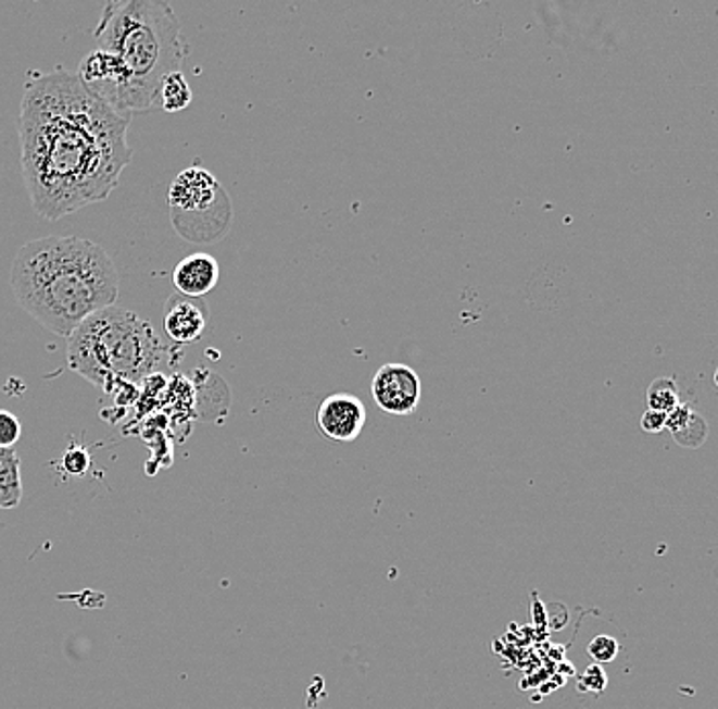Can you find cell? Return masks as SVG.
<instances>
[{"instance_id":"6da1fadb","label":"cell","mask_w":718,"mask_h":709,"mask_svg":"<svg viewBox=\"0 0 718 709\" xmlns=\"http://www.w3.org/2000/svg\"><path fill=\"white\" fill-rule=\"evenodd\" d=\"M129 123L74 72L32 76L23 88L18 141L35 213L58 221L106 201L134 160Z\"/></svg>"},{"instance_id":"7a4b0ae2","label":"cell","mask_w":718,"mask_h":709,"mask_svg":"<svg viewBox=\"0 0 718 709\" xmlns=\"http://www.w3.org/2000/svg\"><path fill=\"white\" fill-rule=\"evenodd\" d=\"M95 39L99 48L80 62L78 78L127 117L155 109L164 78L185 62L180 21L160 0H111Z\"/></svg>"},{"instance_id":"3957f363","label":"cell","mask_w":718,"mask_h":709,"mask_svg":"<svg viewBox=\"0 0 718 709\" xmlns=\"http://www.w3.org/2000/svg\"><path fill=\"white\" fill-rule=\"evenodd\" d=\"M11 287L37 323L70 338L90 315L117 303L118 272L106 250L90 239L39 237L15 256Z\"/></svg>"},{"instance_id":"277c9868","label":"cell","mask_w":718,"mask_h":709,"mask_svg":"<svg viewBox=\"0 0 718 709\" xmlns=\"http://www.w3.org/2000/svg\"><path fill=\"white\" fill-rule=\"evenodd\" d=\"M67 366L104 393L134 387L178 362L150 321L125 307H106L90 315L67 338Z\"/></svg>"},{"instance_id":"5b68a950","label":"cell","mask_w":718,"mask_h":709,"mask_svg":"<svg viewBox=\"0 0 718 709\" xmlns=\"http://www.w3.org/2000/svg\"><path fill=\"white\" fill-rule=\"evenodd\" d=\"M169 217L188 241H217L229 232L234 204L217 178L202 166L182 170L167 190Z\"/></svg>"},{"instance_id":"8992f818","label":"cell","mask_w":718,"mask_h":709,"mask_svg":"<svg viewBox=\"0 0 718 709\" xmlns=\"http://www.w3.org/2000/svg\"><path fill=\"white\" fill-rule=\"evenodd\" d=\"M371 397L378 409L388 415H413L423 397L417 371H413L408 364L388 362L374 374Z\"/></svg>"},{"instance_id":"52a82bcc","label":"cell","mask_w":718,"mask_h":709,"mask_svg":"<svg viewBox=\"0 0 718 709\" xmlns=\"http://www.w3.org/2000/svg\"><path fill=\"white\" fill-rule=\"evenodd\" d=\"M368 420L364 401L350 393H335L318 406L317 425L320 434L331 441H355L362 436Z\"/></svg>"},{"instance_id":"ba28073f","label":"cell","mask_w":718,"mask_h":709,"mask_svg":"<svg viewBox=\"0 0 718 709\" xmlns=\"http://www.w3.org/2000/svg\"><path fill=\"white\" fill-rule=\"evenodd\" d=\"M209 325V304L204 299L172 295L166 301L164 329L176 346L194 344L204 336Z\"/></svg>"},{"instance_id":"9c48e42d","label":"cell","mask_w":718,"mask_h":709,"mask_svg":"<svg viewBox=\"0 0 718 709\" xmlns=\"http://www.w3.org/2000/svg\"><path fill=\"white\" fill-rule=\"evenodd\" d=\"M218 276L221 271L217 260L211 253L197 252L186 256L176 264L172 281L180 295L204 299V295L217 287Z\"/></svg>"},{"instance_id":"30bf717a","label":"cell","mask_w":718,"mask_h":709,"mask_svg":"<svg viewBox=\"0 0 718 709\" xmlns=\"http://www.w3.org/2000/svg\"><path fill=\"white\" fill-rule=\"evenodd\" d=\"M21 499V458L13 450H0V509H15Z\"/></svg>"},{"instance_id":"8fae6325","label":"cell","mask_w":718,"mask_h":709,"mask_svg":"<svg viewBox=\"0 0 718 709\" xmlns=\"http://www.w3.org/2000/svg\"><path fill=\"white\" fill-rule=\"evenodd\" d=\"M192 102V90L186 80L185 72H172L164 78L158 92V107L166 113H180Z\"/></svg>"},{"instance_id":"7c38bea8","label":"cell","mask_w":718,"mask_h":709,"mask_svg":"<svg viewBox=\"0 0 718 709\" xmlns=\"http://www.w3.org/2000/svg\"><path fill=\"white\" fill-rule=\"evenodd\" d=\"M647 409L669 413L673 407L680 406V393L673 378H655L647 389Z\"/></svg>"},{"instance_id":"4fadbf2b","label":"cell","mask_w":718,"mask_h":709,"mask_svg":"<svg viewBox=\"0 0 718 709\" xmlns=\"http://www.w3.org/2000/svg\"><path fill=\"white\" fill-rule=\"evenodd\" d=\"M673 438L684 448H698L704 444V439L708 438V423L702 415L694 413L690 423L680 434H673Z\"/></svg>"},{"instance_id":"5bb4252c","label":"cell","mask_w":718,"mask_h":709,"mask_svg":"<svg viewBox=\"0 0 718 709\" xmlns=\"http://www.w3.org/2000/svg\"><path fill=\"white\" fill-rule=\"evenodd\" d=\"M618 650H620L618 642L613 636H606V634L592 638V642L588 644V655L592 657L594 664L613 662L618 657Z\"/></svg>"},{"instance_id":"9a60e30c","label":"cell","mask_w":718,"mask_h":709,"mask_svg":"<svg viewBox=\"0 0 718 709\" xmlns=\"http://www.w3.org/2000/svg\"><path fill=\"white\" fill-rule=\"evenodd\" d=\"M90 462H92L90 452H88L86 448H83V446H72V448H67L66 452H64V457H62V467H64V471H66L67 474H72V476H84V474L88 473Z\"/></svg>"},{"instance_id":"2e32d148","label":"cell","mask_w":718,"mask_h":709,"mask_svg":"<svg viewBox=\"0 0 718 709\" xmlns=\"http://www.w3.org/2000/svg\"><path fill=\"white\" fill-rule=\"evenodd\" d=\"M21 438V422L11 411L0 409V450H13Z\"/></svg>"},{"instance_id":"e0dca14e","label":"cell","mask_w":718,"mask_h":709,"mask_svg":"<svg viewBox=\"0 0 718 709\" xmlns=\"http://www.w3.org/2000/svg\"><path fill=\"white\" fill-rule=\"evenodd\" d=\"M608 685V676L604 673L601 664H592L585 669L584 675L580 679V692L602 693Z\"/></svg>"},{"instance_id":"ac0fdd59","label":"cell","mask_w":718,"mask_h":709,"mask_svg":"<svg viewBox=\"0 0 718 709\" xmlns=\"http://www.w3.org/2000/svg\"><path fill=\"white\" fill-rule=\"evenodd\" d=\"M692 415H694V411H692V406H690V403H680V406L673 407L668 413L666 430L671 432V436H673V434H680L685 425L690 423V420H692Z\"/></svg>"},{"instance_id":"d6986e66","label":"cell","mask_w":718,"mask_h":709,"mask_svg":"<svg viewBox=\"0 0 718 709\" xmlns=\"http://www.w3.org/2000/svg\"><path fill=\"white\" fill-rule=\"evenodd\" d=\"M666 420H668V413L647 409L641 418V430L647 432V434H659V432L666 430Z\"/></svg>"},{"instance_id":"ffe728a7","label":"cell","mask_w":718,"mask_h":709,"mask_svg":"<svg viewBox=\"0 0 718 709\" xmlns=\"http://www.w3.org/2000/svg\"><path fill=\"white\" fill-rule=\"evenodd\" d=\"M715 385L718 387V369L715 371Z\"/></svg>"}]
</instances>
